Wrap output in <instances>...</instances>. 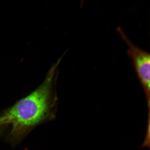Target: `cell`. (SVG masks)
Segmentation results:
<instances>
[{
  "mask_svg": "<svg viewBox=\"0 0 150 150\" xmlns=\"http://www.w3.org/2000/svg\"><path fill=\"white\" fill-rule=\"evenodd\" d=\"M62 58L51 67L40 86L0 116V126L10 125L13 139L20 138L51 115L56 101L54 88L57 68Z\"/></svg>",
  "mask_w": 150,
  "mask_h": 150,
  "instance_id": "1",
  "label": "cell"
},
{
  "mask_svg": "<svg viewBox=\"0 0 150 150\" xmlns=\"http://www.w3.org/2000/svg\"><path fill=\"white\" fill-rule=\"evenodd\" d=\"M117 31L128 46L127 53L133 62L134 69L144 91L148 107L150 106V55L134 44L121 27Z\"/></svg>",
  "mask_w": 150,
  "mask_h": 150,
  "instance_id": "2",
  "label": "cell"
},
{
  "mask_svg": "<svg viewBox=\"0 0 150 150\" xmlns=\"http://www.w3.org/2000/svg\"><path fill=\"white\" fill-rule=\"evenodd\" d=\"M2 127V126H0V127ZM1 129H0V132H1Z\"/></svg>",
  "mask_w": 150,
  "mask_h": 150,
  "instance_id": "3",
  "label": "cell"
}]
</instances>
